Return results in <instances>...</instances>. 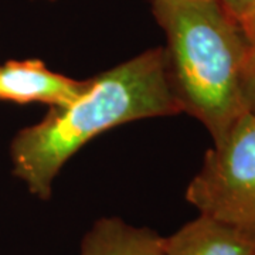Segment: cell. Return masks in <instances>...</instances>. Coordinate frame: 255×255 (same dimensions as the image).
<instances>
[{"label":"cell","mask_w":255,"mask_h":255,"mask_svg":"<svg viewBox=\"0 0 255 255\" xmlns=\"http://www.w3.org/2000/svg\"><path fill=\"white\" fill-rule=\"evenodd\" d=\"M182 114L167 78L163 47L146 50L87 80L75 100L13 137V174L40 200H50L64 164L94 137L124 124Z\"/></svg>","instance_id":"obj_1"},{"label":"cell","mask_w":255,"mask_h":255,"mask_svg":"<svg viewBox=\"0 0 255 255\" xmlns=\"http://www.w3.org/2000/svg\"><path fill=\"white\" fill-rule=\"evenodd\" d=\"M150 9L166 36L167 78L179 108L219 140L247 112L243 28L220 0H150Z\"/></svg>","instance_id":"obj_2"},{"label":"cell","mask_w":255,"mask_h":255,"mask_svg":"<svg viewBox=\"0 0 255 255\" xmlns=\"http://www.w3.org/2000/svg\"><path fill=\"white\" fill-rule=\"evenodd\" d=\"M186 200L200 214L255 231V115L244 112L213 142Z\"/></svg>","instance_id":"obj_3"},{"label":"cell","mask_w":255,"mask_h":255,"mask_svg":"<svg viewBox=\"0 0 255 255\" xmlns=\"http://www.w3.org/2000/svg\"><path fill=\"white\" fill-rule=\"evenodd\" d=\"M87 80H74L50 70L41 60H10L0 65V101L64 105L80 97Z\"/></svg>","instance_id":"obj_4"},{"label":"cell","mask_w":255,"mask_h":255,"mask_svg":"<svg viewBox=\"0 0 255 255\" xmlns=\"http://www.w3.org/2000/svg\"><path fill=\"white\" fill-rule=\"evenodd\" d=\"M166 255H255V231L206 214L164 237Z\"/></svg>","instance_id":"obj_5"},{"label":"cell","mask_w":255,"mask_h":255,"mask_svg":"<svg viewBox=\"0 0 255 255\" xmlns=\"http://www.w3.org/2000/svg\"><path fill=\"white\" fill-rule=\"evenodd\" d=\"M78 255H166L164 237L119 217H102L84 234Z\"/></svg>","instance_id":"obj_6"},{"label":"cell","mask_w":255,"mask_h":255,"mask_svg":"<svg viewBox=\"0 0 255 255\" xmlns=\"http://www.w3.org/2000/svg\"><path fill=\"white\" fill-rule=\"evenodd\" d=\"M220 3L241 27L255 13V0H220Z\"/></svg>","instance_id":"obj_7"},{"label":"cell","mask_w":255,"mask_h":255,"mask_svg":"<svg viewBox=\"0 0 255 255\" xmlns=\"http://www.w3.org/2000/svg\"><path fill=\"white\" fill-rule=\"evenodd\" d=\"M243 95L247 112L255 115V68H251L246 73L243 82Z\"/></svg>","instance_id":"obj_8"},{"label":"cell","mask_w":255,"mask_h":255,"mask_svg":"<svg viewBox=\"0 0 255 255\" xmlns=\"http://www.w3.org/2000/svg\"><path fill=\"white\" fill-rule=\"evenodd\" d=\"M241 28L246 34L247 43H248V63H247V71H248L251 68H255V13Z\"/></svg>","instance_id":"obj_9"},{"label":"cell","mask_w":255,"mask_h":255,"mask_svg":"<svg viewBox=\"0 0 255 255\" xmlns=\"http://www.w3.org/2000/svg\"><path fill=\"white\" fill-rule=\"evenodd\" d=\"M38 1H57V0H38Z\"/></svg>","instance_id":"obj_10"}]
</instances>
